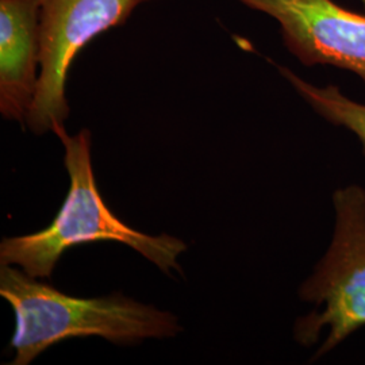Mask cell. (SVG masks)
<instances>
[{
  "mask_svg": "<svg viewBox=\"0 0 365 365\" xmlns=\"http://www.w3.org/2000/svg\"><path fill=\"white\" fill-rule=\"evenodd\" d=\"M39 0H0V113L26 122L39 78Z\"/></svg>",
  "mask_w": 365,
  "mask_h": 365,
  "instance_id": "6",
  "label": "cell"
},
{
  "mask_svg": "<svg viewBox=\"0 0 365 365\" xmlns=\"http://www.w3.org/2000/svg\"><path fill=\"white\" fill-rule=\"evenodd\" d=\"M141 0H39V78L27 113L36 134L52 131L69 115L66 78L78 52L96 36L125 25Z\"/></svg>",
  "mask_w": 365,
  "mask_h": 365,
  "instance_id": "4",
  "label": "cell"
},
{
  "mask_svg": "<svg viewBox=\"0 0 365 365\" xmlns=\"http://www.w3.org/2000/svg\"><path fill=\"white\" fill-rule=\"evenodd\" d=\"M52 133L66 149L64 164L71 180L66 200L48 227L33 235L1 241V265H18L33 277H49L66 249L98 241H114L137 250L165 274L173 269L180 271L178 259L187 249L182 240L172 235L141 233L120 221L107 207L93 175L90 131L69 135L64 123H57Z\"/></svg>",
  "mask_w": 365,
  "mask_h": 365,
  "instance_id": "2",
  "label": "cell"
},
{
  "mask_svg": "<svg viewBox=\"0 0 365 365\" xmlns=\"http://www.w3.org/2000/svg\"><path fill=\"white\" fill-rule=\"evenodd\" d=\"M333 205V240L299 289L300 299L314 303L315 310L295 325V339L304 346L314 345L321 331L329 330L315 357L365 327V190L356 184L339 188Z\"/></svg>",
  "mask_w": 365,
  "mask_h": 365,
  "instance_id": "3",
  "label": "cell"
},
{
  "mask_svg": "<svg viewBox=\"0 0 365 365\" xmlns=\"http://www.w3.org/2000/svg\"><path fill=\"white\" fill-rule=\"evenodd\" d=\"M267 14L282 29L284 45L303 66H331L365 83V16L333 0H238Z\"/></svg>",
  "mask_w": 365,
  "mask_h": 365,
  "instance_id": "5",
  "label": "cell"
},
{
  "mask_svg": "<svg viewBox=\"0 0 365 365\" xmlns=\"http://www.w3.org/2000/svg\"><path fill=\"white\" fill-rule=\"evenodd\" d=\"M0 295L15 314L11 364H30L54 344L78 337H102L115 344L167 339L179 333L173 314L123 295L76 298L38 282L13 265L0 268Z\"/></svg>",
  "mask_w": 365,
  "mask_h": 365,
  "instance_id": "1",
  "label": "cell"
},
{
  "mask_svg": "<svg viewBox=\"0 0 365 365\" xmlns=\"http://www.w3.org/2000/svg\"><path fill=\"white\" fill-rule=\"evenodd\" d=\"M360 1H361V3H363V6H364V9H365V0H360Z\"/></svg>",
  "mask_w": 365,
  "mask_h": 365,
  "instance_id": "8",
  "label": "cell"
},
{
  "mask_svg": "<svg viewBox=\"0 0 365 365\" xmlns=\"http://www.w3.org/2000/svg\"><path fill=\"white\" fill-rule=\"evenodd\" d=\"M283 78H287L295 91L312 106L314 111L327 122L342 126L357 135L365 152V105L346 98L336 86L317 87L300 78L286 66H277Z\"/></svg>",
  "mask_w": 365,
  "mask_h": 365,
  "instance_id": "7",
  "label": "cell"
}]
</instances>
